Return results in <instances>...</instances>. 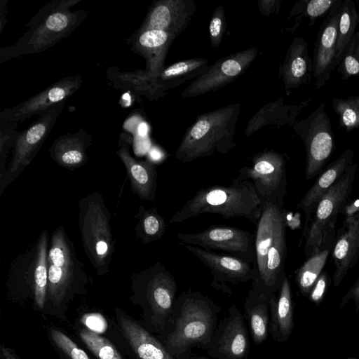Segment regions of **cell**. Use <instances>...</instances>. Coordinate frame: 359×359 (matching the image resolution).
<instances>
[{
    "label": "cell",
    "mask_w": 359,
    "mask_h": 359,
    "mask_svg": "<svg viewBox=\"0 0 359 359\" xmlns=\"http://www.w3.org/2000/svg\"><path fill=\"white\" fill-rule=\"evenodd\" d=\"M221 308L197 291L184 292L175 302L172 316L158 339L176 359L188 358L191 351H205L217 327Z\"/></svg>",
    "instance_id": "obj_1"
},
{
    "label": "cell",
    "mask_w": 359,
    "mask_h": 359,
    "mask_svg": "<svg viewBox=\"0 0 359 359\" xmlns=\"http://www.w3.org/2000/svg\"><path fill=\"white\" fill-rule=\"evenodd\" d=\"M48 283L43 313L66 320V313L76 295L86 294L88 277L77 259L74 243L65 229L51 236L47 255Z\"/></svg>",
    "instance_id": "obj_2"
},
{
    "label": "cell",
    "mask_w": 359,
    "mask_h": 359,
    "mask_svg": "<svg viewBox=\"0 0 359 359\" xmlns=\"http://www.w3.org/2000/svg\"><path fill=\"white\" fill-rule=\"evenodd\" d=\"M262 201L249 180L233 179L229 186L214 185L198 190L170 219L183 222L201 214H217L225 219L242 217L257 225Z\"/></svg>",
    "instance_id": "obj_3"
},
{
    "label": "cell",
    "mask_w": 359,
    "mask_h": 359,
    "mask_svg": "<svg viewBox=\"0 0 359 359\" xmlns=\"http://www.w3.org/2000/svg\"><path fill=\"white\" fill-rule=\"evenodd\" d=\"M79 1L53 0L41 7L17 43L1 49V62L46 50L69 36L86 18L83 11L70 10Z\"/></svg>",
    "instance_id": "obj_4"
},
{
    "label": "cell",
    "mask_w": 359,
    "mask_h": 359,
    "mask_svg": "<svg viewBox=\"0 0 359 359\" xmlns=\"http://www.w3.org/2000/svg\"><path fill=\"white\" fill-rule=\"evenodd\" d=\"M240 109L241 105L234 104L198 116L177 147L176 159L189 163L229 152L236 146L234 135Z\"/></svg>",
    "instance_id": "obj_5"
},
{
    "label": "cell",
    "mask_w": 359,
    "mask_h": 359,
    "mask_svg": "<svg viewBox=\"0 0 359 359\" xmlns=\"http://www.w3.org/2000/svg\"><path fill=\"white\" fill-rule=\"evenodd\" d=\"M133 304L142 309L139 323L148 331L161 336L172 316L177 290L173 275L160 262L131 276Z\"/></svg>",
    "instance_id": "obj_6"
},
{
    "label": "cell",
    "mask_w": 359,
    "mask_h": 359,
    "mask_svg": "<svg viewBox=\"0 0 359 359\" xmlns=\"http://www.w3.org/2000/svg\"><path fill=\"white\" fill-rule=\"evenodd\" d=\"M48 246V233L45 229L36 245L13 262L6 283L13 300H32L34 309L40 311L44 309L46 297Z\"/></svg>",
    "instance_id": "obj_7"
},
{
    "label": "cell",
    "mask_w": 359,
    "mask_h": 359,
    "mask_svg": "<svg viewBox=\"0 0 359 359\" xmlns=\"http://www.w3.org/2000/svg\"><path fill=\"white\" fill-rule=\"evenodd\" d=\"M79 226L86 254L101 276L107 273L115 240L110 226L111 215L102 195L93 193L79 202Z\"/></svg>",
    "instance_id": "obj_8"
},
{
    "label": "cell",
    "mask_w": 359,
    "mask_h": 359,
    "mask_svg": "<svg viewBox=\"0 0 359 359\" xmlns=\"http://www.w3.org/2000/svg\"><path fill=\"white\" fill-rule=\"evenodd\" d=\"M294 129L304 144L305 177L309 180L323 171L334 149L332 123L324 103L309 116L296 122Z\"/></svg>",
    "instance_id": "obj_9"
},
{
    "label": "cell",
    "mask_w": 359,
    "mask_h": 359,
    "mask_svg": "<svg viewBox=\"0 0 359 359\" xmlns=\"http://www.w3.org/2000/svg\"><path fill=\"white\" fill-rule=\"evenodd\" d=\"M66 102H60L39 115L29 128L17 133L13 158L0 177V194L29 165L52 130Z\"/></svg>",
    "instance_id": "obj_10"
},
{
    "label": "cell",
    "mask_w": 359,
    "mask_h": 359,
    "mask_svg": "<svg viewBox=\"0 0 359 359\" xmlns=\"http://www.w3.org/2000/svg\"><path fill=\"white\" fill-rule=\"evenodd\" d=\"M177 238L182 245L227 252L251 263L253 266L255 263V236L235 226L211 225L200 232L179 233Z\"/></svg>",
    "instance_id": "obj_11"
},
{
    "label": "cell",
    "mask_w": 359,
    "mask_h": 359,
    "mask_svg": "<svg viewBox=\"0 0 359 359\" xmlns=\"http://www.w3.org/2000/svg\"><path fill=\"white\" fill-rule=\"evenodd\" d=\"M357 164L350 165L334 184L322 196L316 206L305 236L304 252L306 257L321 241L327 225L334 219L353 191Z\"/></svg>",
    "instance_id": "obj_12"
},
{
    "label": "cell",
    "mask_w": 359,
    "mask_h": 359,
    "mask_svg": "<svg viewBox=\"0 0 359 359\" xmlns=\"http://www.w3.org/2000/svg\"><path fill=\"white\" fill-rule=\"evenodd\" d=\"M252 162L251 166L239 170L236 178L250 181L262 201H284L287 182L283 156L274 151H266L256 154Z\"/></svg>",
    "instance_id": "obj_13"
},
{
    "label": "cell",
    "mask_w": 359,
    "mask_h": 359,
    "mask_svg": "<svg viewBox=\"0 0 359 359\" xmlns=\"http://www.w3.org/2000/svg\"><path fill=\"white\" fill-rule=\"evenodd\" d=\"M111 331L121 350L132 359H176L161 340L120 308Z\"/></svg>",
    "instance_id": "obj_14"
},
{
    "label": "cell",
    "mask_w": 359,
    "mask_h": 359,
    "mask_svg": "<svg viewBox=\"0 0 359 359\" xmlns=\"http://www.w3.org/2000/svg\"><path fill=\"white\" fill-rule=\"evenodd\" d=\"M257 55L256 48L243 50L223 57L201 73L182 93L183 97H193L214 92L232 82L250 67Z\"/></svg>",
    "instance_id": "obj_15"
},
{
    "label": "cell",
    "mask_w": 359,
    "mask_h": 359,
    "mask_svg": "<svg viewBox=\"0 0 359 359\" xmlns=\"http://www.w3.org/2000/svg\"><path fill=\"white\" fill-rule=\"evenodd\" d=\"M81 83L80 75L60 79L20 104L2 111L0 114L1 125L12 127L35 114L40 115L57 104L66 102L79 90Z\"/></svg>",
    "instance_id": "obj_16"
},
{
    "label": "cell",
    "mask_w": 359,
    "mask_h": 359,
    "mask_svg": "<svg viewBox=\"0 0 359 359\" xmlns=\"http://www.w3.org/2000/svg\"><path fill=\"white\" fill-rule=\"evenodd\" d=\"M205 351L215 359H247L248 333L244 317L235 305L229 307L228 315L217 325Z\"/></svg>",
    "instance_id": "obj_17"
},
{
    "label": "cell",
    "mask_w": 359,
    "mask_h": 359,
    "mask_svg": "<svg viewBox=\"0 0 359 359\" xmlns=\"http://www.w3.org/2000/svg\"><path fill=\"white\" fill-rule=\"evenodd\" d=\"M183 245L210 270L213 276L211 286L215 290H222L230 295L231 290L226 283L236 285L246 283L254 277V266L245 260L194 245Z\"/></svg>",
    "instance_id": "obj_18"
},
{
    "label": "cell",
    "mask_w": 359,
    "mask_h": 359,
    "mask_svg": "<svg viewBox=\"0 0 359 359\" xmlns=\"http://www.w3.org/2000/svg\"><path fill=\"white\" fill-rule=\"evenodd\" d=\"M343 1L337 0L318 32L313 55V76L317 88L324 86L336 68L337 31Z\"/></svg>",
    "instance_id": "obj_19"
},
{
    "label": "cell",
    "mask_w": 359,
    "mask_h": 359,
    "mask_svg": "<svg viewBox=\"0 0 359 359\" xmlns=\"http://www.w3.org/2000/svg\"><path fill=\"white\" fill-rule=\"evenodd\" d=\"M196 9L193 0L155 1L139 29H160L177 37L188 27Z\"/></svg>",
    "instance_id": "obj_20"
},
{
    "label": "cell",
    "mask_w": 359,
    "mask_h": 359,
    "mask_svg": "<svg viewBox=\"0 0 359 359\" xmlns=\"http://www.w3.org/2000/svg\"><path fill=\"white\" fill-rule=\"evenodd\" d=\"M354 156L355 151L353 149L345 150L323 170L316 182L297 203V208L301 209L305 216L301 243L303 238H305L313 210L318 201L341 177L347 168L353 164Z\"/></svg>",
    "instance_id": "obj_21"
},
{
    "label": "cell",
    "mask_w": 359,
    "mask_h": 359,
    "mask_svg": "<svg viewBox=\"0 0 359 359\" xmlns=\"http://www.w3.org/2000/svg\"><path fill=\"white\" fill-rule=\"evenodd\" d=\"M337 219L329 223L323 231L321 241L304 264L295 271V280L301 294L307 297L313 285L323 271L336 241Z\"/></svg>",
    "instance_id": "obj_22"
},
{
    "label": "cell",
    "mask_w": 359,
    "mask_h": 359,
    "mask_svg": "<svg viewBox=\"0 0 359 359\" xmlns=\"http://www.w3.org/2000/svg\"><path fill=\"white\" fill-rule=\"evenodd\" d=\"M332 257L335 266L332 282L338 287L359 259V213L337 231Z\"/></svg>",
    "instance_id": "obj_23"
},
{
    "label": "cell",
    "mask_w": 359,
    "mask_h": 359,
    "mask_svg": "<svg viewBox=\"0 0 359 359\" xmlns=\"http://www.w3.org/2000/svg\"><path fill=\"white\" fill-rule=\"evenodd\" d=\"M117 155L125 165L130 187L140 199L153 201L156 196L157 171L150 161H137L130 153L128 143L120 140Z\"/></svg>",
    "instance_id": "obj_24"
},
{
    "label": "cell",
    "mask_w": 359,
    "mask_h": 359,
    "mask_svg": "<svg viewBox=\"0 0 359 359\" xmlns=\"http://www.w3.org/2000/svg\"><path fill=\"white\" fill-rule=\"evenodd\" d=\"M269 302V334L278 343L286 342L294 330V304L290 282L285 277L277 294Z\"/></svg>",
    "instance_id": "obj_25"
},
{
    "label": "cell",
    "mask_w": 359,
    "mask_h": 359,
    "mask_svg": "<svg viewBox=\"0 0 359 359\" xmlns=\"http://www.w3.org/2000/svg\"><path fill=\"white\" fill-rule=\"evenodd\" d=\"M133 48L134 51L147 60V75H154L163 69L167 53L175 36L167 32L148 29H138L134 33Z\"/></svg>",
    "instance_id": "obj_26"
},
{
    "label": "cell",
    "mask_w": 359,
    "mask_h": 359,
    "mask_svg": "<svg viewBox=\"0 0 359 359\" xmlns=\"http://www.w3.org/2000/svg\"><path fill=\"white\" fill-rule=\"evenodd\" d=\"M280 75L287 90L297 88L307 83L313 74V62L311 60L308 43L301 37H296L292 42L280 68Z\"/></svg>",
    "instance_id": "obj_27"
},
{
    "label": "cell",
    "mask_w": 359,
    "mask_h": 359,
    "mask_svg": "<svg viewBox=\"0 0 359 359\" xmlns=\"http://www.w3.org/2000/svg\"><path fill=\"white\" fill-rule=\"evenodd\" d=\"M91 140L90 135L83 130L60 135L54 140L49 149L50 157L62 167L78 168L87 161L86 150Z\"/></svg>",
    "instance_id": "obj_28"
},
{
    "label": "cell",
    "mask_w": 359,
    "mask_h": 359,
    "mask_svg": "<svg viewBox=\"0 0 359 359\" xmlns=\"http://www.w3.org/2000/svg\"><path fill=\"white\" fill-rule=\"evenodd\" d=\"M244 309L252 341L256 345H261L269 333V297L261 287L252 285L245 299Z\"/></svg>",
    "instance_id": "obj_29"
},
{
    "label": "cell",
    "mask_w": 359,
    "mask_h": 359,
    "mask_svg": "<svg viewBox=\"0 0 359 359\" xmlns=\"http://www.w3.org/2000/svg\"><path fill=\"white\" fill-rule=\"evenodd\" d=\"M208 60L202 58H194L179 61L165 69H163L154 75H147L144 73L130 74V80L135 83L154 81L156 84H163L164 82L186 79L188 74L198 73L199 69H206ZM154 83V84H155Z\"/></svg>",
    "instance_id": "obj_30"
},
{
    "label": "cell",
    "mask_w": 359,
    "mask_h": 359,
    "mask_svg": "<svg viewBox=\"0 0 359 359\" xmlns=\"http://www.w3.org/2000/svg\"><path fill=\"white\" fill-rule=\"evenodd\" d=\"M359 15L352 0L343 1L338 24L336 67L342 60L346 50L355 33Z\"/></svg>",
    "instance_id": "obj_31"
},
{
    "label": "cell",
    "mask_w": 359,
    "mask_h": 359,
    "mask_svg": "<svg viewBox=\"0 0 359 359\" xmlns=\"http://www.w3.org/2000/svg\"><path fill=\"white\" fill-rule=\"evenodd\" d=\"M135 218V233L144 244L160 239L165 233L166 223L155 208L140 207Z\"/></svg>",
    "instance_id": "obj_32"
},
{
    "label": "cell",
    "mask_w": 359,
    "mask_h": 359,
    "mask_svg": "<svg viewBox=\"0 0 359 359\" xmlns=\"http://www.w3.org/2000/svg\"><path fill=\"white\" fill-rule=\"evenodd\" d=\"M77 332L82 342L97 359H124L112 342L93 330L81 327Z\"/></svg>",
    "instance_id": "obj_33"
},
{
    "label": "cell",
    "mask_w": 359,
    "mask_h": 359,
    "mask_svg": "<svg viewBox=\"0 0 359 359\" xmlns=\"http://www.w3.org/2000/svg\"><path fill=\"white\" fill-rule=\"evenodd\" d=\"M332 106L339 117L340 128L346 131L359 128V95L332 99Z\"/></svg>",
    "instance_id": "obj_34"
},
{
    "label": "cell",
    "mask_w": 359,
    "mask_h": 359,
    "mask_svg": "<svg viewBox=\"0 0 359 359\" xmlns=\"http://www.w3.org/2000/svg\"><path fill=\"white\" fill-rule=\"evenodd\" d=\"M48 337L60 359H90L83 349L60 329L50 327L48 331Z\"/></svg>",
    "instance_id": "obj_35"
},
{
    "label": "cell",
    "mask_w": 359,
    "mask_h": 359,
    "mask_svg": "<svg viewBox=\"0 0 359 359\" xmlns=\"http://www.w3.org/2000/svg\"><path fill=\"white\" fill-rule=\"evenodd\" d=\"M339 66L343 80L359 74V30L353 36Z\"/></svg>",
    "instance_id": "obj_36"
},
{
    "label": "cell",
    "mask_w": 359,
    "mask_h": 359,
    "mask_svg": "<svg viewBox=\"0 0 359 359\" xmlns=\"http://www.w3.org/2000/svg\"><path fill=\"white\" fill-rule=\"evenodd\" d=\"M224 12L222 6L215 8L209 25L210 43L212 47L220 45L225 29Z\"/></svg>",
    "instance_id": "obj_37"
},
{
    "label": "cell",
    "mask_w": 359,
    "mask_h": 359,
    "mask_svg": "<svg viewBox=\"0 0 359 359\" xmlns=\"http://www.w3.org/2000/svg\"><path fill=\"white\" fill-rule=\"evenodd\" d=\"M337 0H311L306 7V14L313 25L318 18L324 15L331 10Z\"/></svg>",
    "instance_id": "obj_38"
},
{
    "label": "cell",
    "mask_w": 359,
    "mask_h": 359,
    "mask_svg": "<svg viewBox=\"0 0 359 359\" xmlns=\"http://www.w3.org/2000/svg\"><path fill=\"white\" fill-rule=\"evenodd\" d=\"M328 283V274L323 271L313 285L307 298L316 305L319 306L326 293Z\"/></svg>",
    "instance_id": "obj_39"
},
{
    "label": "cell",
    "mask_w": 359,
    "mask_h": 359,
    "mask_svg": "<svg viewBox=\"0 0 359 359\" xmlns=\"http://www.w3.org/2000/svg\"><path fill=\"white\" fill-rule=\"evenodd\" d=\"M340 213L344 217L343 226H346L351 223L359 213V198L354 200H350L349 198L342 208Z\"/></svg>",
    "instance_id": "obj_40"
},
{
    "label": "cell",
    "mask_w": 359,
    "mask_h": 359,
    "mask_svg": "<svg viewBox=\"0 0 359 359\" xmlns=\"http://www.w3.org/2000/svg\"><path fill=\"white\" fill-rule=\"evenodd\" d=\"M353 300L355 304V311H359V278L350 287L346 294L341 298L339 304V309H342L350 300Z\"/></svg>",
    "instance_id": "obj_41"
},
{
    "label": "cell",
    "mask_w": 359,
    "mask_h": 359,
    "mask_svg": "<svg viewBox=\"0 0 359 359\" xmlns=\"http://www.w3.org/2000/svg\"><path fill=\"white\" fill-rule=\"evenodd\" d=\"M102 317L97 315H89L86 318V323L87 327L92 330H100L105 327L106 325L104 319L101 320Z\"/></svg>",
    "instance_id": "obj_42"
},
{
    "label": "cell",
    "mask_w": 359,
    "mask_h": 359,
    "mask_svg": "<svg viewBox=\"0 0 359 359\" xmlns=\"http://www.w3.org/2000/svg\"><path fill=\"white\" fill-rule=\"evenodd\" d=\"M1 359H20L14 349L4 346L0 348Z\"/></svg>",
    "instance_id": "obj_43"
},
{
    "label": "cell",
    "mask_w": 359,
    "mask_h": 359,
    "mask_svg": "<svg viewBox=\"0 0 359 359\" xmlns=\"http://www.w3.org/2000/svg\"><path fill=\"white\" fill-rule=\"evenodd\" d=\"M152 153L155 154V155H151L154 158H159V156H160L159 152H158L157 151H153Z\"/></svg>",
    "instance_id": "obj_44"
},
{
    "label": "cell",
    "mask_w": 359,
    "mask_h": 359,
    "mask_svg": "<svg viewBox=\"0 0 359 359\" xmlns=\"http://www.w3.org/2000/svg\"><path fill=\"white\" fill-rule=\"evenodd\" d=\"M187 359H208L203 357H193V358H188Z\"/></svg>",
    "instance_id": "obj_45"
}]
</instances>
